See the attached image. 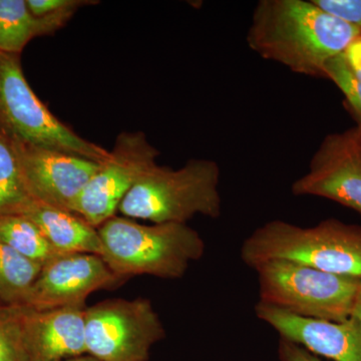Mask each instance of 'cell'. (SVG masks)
<instances>
[{
	"label": "cell",
	"mask_w": 361,
	"mask_h": 361,
	"mask_svg": "<svg viewBox=\"0 0 361 361\" xmlns=\"http://www.w3.org/2000/svg\"><path fill=\"white\" fill-rule=\"evenodd\" d=\"M360 35V28L325 13L312 0H260L246 39L262 59L298 75L324 78L326 63Z\"/></svg>",
	"instance_id": "cell-1"
},
{
	"label": "cell",
	"mask_w": 361,
	"mask_h": 361,
	"mask_svg": "<svg viewBox=\"0 0 361 361\" xmlns=\"http://www.w3.org/2000/svg\"><path fill=\"white\" fill-rule=\"evenodd\" d=\"M240 256L252 269L284 260L361 281V226L327 219L301 227L272 220L244 240Z\"/></svg>",
	"instance_id": "cell-2"
},
{
	"label": "cell",
	"mask_w": 361,
	"mask_h": 361,
	"mask_svg": "<svg viewBox=\"0 0 361 361\" xmlns=\"http://www.w3.org/2000/svg\"><path fill=\"white\" fill-rule=\"evenodd\" d=\"M106 264L118 277L151 275L180 279L190 263L203 257L205 242L193 228L180 223L142 225L111 218L97 228Z\"/></svg>",
	"instance_id": "cell-3"
},
{
	"label": "cell",
	"mask_w": 361,
	"mask_h": 361,
	"mask_svg": "<svg viewBox=\"0 0 361 361\" xmlns=\"http://www.w3.org/2000/svg\"><path fill=\"white\" fill-rule=\"evenodd\" d=\"M220 178L217 161L208 159H191L177 170L157 165L137 180L118 212L154 224H187L197 215L217 219L222 213Z\"/></svg>",
	"instance_id": "cell-4"
},
{
	"label": "cell",
	"mask_w": 361,
	"mask_h": 361,
	"mask_svg": "<svg viewBox=\"0 0 361 361\" xmlns=\"http://www.w3.org/2000/svg\"><path fill=\"white\" fill-rule=\"evenodd\" d=\"M254 270L258 302L310 319L344 322L353 314L360 280L284 260L268 261Z\"/></svg>",
	"instance_id": "cell-5"
},
{
	"label": "cell",
	"mask_w": 361,
	"mask_h": 361,
	"mask_svg": "<svg viewBox=\"0 0 361 361\" xmlns=\"http://www.w3.org/2000/svg\"><path fill=\"white\" fill-rule=\"evenodd\" d=\"M0 130L16 141L104 163L110 151L87 141L56 118L35 94L20 54L0 51Z\"/></svg>",
	"instance_id": "cell-6"
},
{
	"label": "cell",
	"mask_w": 361,
	"mask_h": 361,
	"mask_svg": "<svg viewBox=\"0 0 361 361\" xmlns=\"http://www.w3.org/2000/svg\"><path fill=\"white\" fill-rule=\"evenodd\" d=\"M165 337L148 299H110L85 310L87 355L101 361H148L152 348Z\"/></svg>",
	"instance_id": "cell-7"
},
{
	"label": "cell",
	"mask_w": 361,
	"mask_h": 361,
	"mask_svg": "<svg viewBox=\"0 0 361 361\" xmlns=\"http://www.w3.org/2000/svg\"><path fill=\"white\" fill-rule=\"evenodd\" d=\"M159 155L160 152L149 144L145 133L118 135L110 158L89 180L73 213L97 229L115 217L121 203L137 180L158 165Z\"/></svg>",
	"instance_id": "cell-8"
},
{
	"label": "cell",
	"mask_w": 361,
	"mask_h": 361,
	"mask_svg": "<svg viewBox=\"0 0 361 361\" xmlns=\"http://www.w3.org/2000/svg\"><path fill=\"white\" fill-rule=\"evenodd\" d=\"M294 196L329 199L361 214V129L327 135L306 174L294 180Z\"/></svg>",
	"instance_id": "cell-9"
},
{
	"label": "cell",
	"mask_w": 361,
	"mask_h": 361,
	"mask_svg": "<svg viewBox=\"0 0 361 361\" xmlns=\"http://www.w3.org/2000/svg\"><path fill=\"white\" fill-rule=\"evenodd\" d=\"M9 140L33 200L73 213L80 194L103 163L58 149Z\"/></svg>",
	"instance_id": "cell-10"
},
{
	"label": "cell",
	"mask_w": 361,
	"mask_h": 361,
	"mask_svg": "<svg viewBox=\"0 0 361 361\" xmlns=\"http://www.w3.org/2000/svg\"><path fill=\"white\" fill-rule=\"evenodd\" d=\"M85 310H37L25 305L4 308L26 361H63L87 355Z\"/></svg>",
	"instance_id": "cell-11"
},
{
	"label": "cell",
	"mask_w": 361,
	"mask_h": 361,
	"mask_svg": "<svg viewBox=\"0 0 361 361\" xmlns=\"http://www.w3.org/2000/svg\"><path fill=\"white\" fill-rule=\"evenodd\" d=\"M123 278L110 269L104 259L87 253H65L42 266L21 305L37 310L85 308L92 292L111 288Z\"/></svg>",
	"instance_id": "cell-12"
},
{
	"label": "cell",
	"mask_w": 361,
	"mask_h": 361,
	"mask_svg": "<svg viewBox=\"0 0 361 361\" xmlns=\"http://www.w3.org/2000/svg\"><path fill=\"white\" fill-rule=\"evenodd\" d=\"M256 316L279 334L316 356L334 361H361V323L355 316L344 322L310 319L261 302Z\"/></svg>",
	"instance_id": "cell-13"
},
{
	"label": "cell",
	"mask_w": 361,
	"mask_h": 361,
	"mask_svg": "<svg viewBox=\"0 0 361 361\" xmlns=\"http://www.w3.org/2000/svg\"><path fill=\"white\" fill-rule=\"evenodd\" d=\"M21 215L32 221L61 253L103 255V244L97 228L77 214L33 202Z\"/></svg>",
	"instance_id": "cell-14"
},
{
	"label": "cell",
	"mask_w": 361,
	"mask_h": 361,
	"mask_svg": "<svg viewBox=\"0 0 361 361\" xmlns=\"http://www.w3.org/2000/svg\"><path fill=\"white\" fill-rule=\"evenodd\" d=\"M77 9L35 16L26 0H0V51L20 54L30 40L63 28Z\"/></svg>",
	"instance_id": "cell-15"
},
{
	"label": "cell",
	"mask_w": 361,
	"mask_h": 361,
	"mask_svg": "<svg viewBox=\"0 0 361 361\" xmlns=\"http://www.w3.org/2000/svg\"><path fill=\"white\" fill-rule=\"evenodd\" d=\"M0 242L42 266L65 254L54 248L39 227L23 215L0 217Z\"/></svg>",
	"instance_id": "cell-16"
},
{
	"label": "cell",
	"mask_w": 361,
	"mask_h": 361,
	"mask_svg": "<svg viewBox=\"0 0 361 361\" xmlns=\"http://www.w3.org/2000/svg\"><path fill=\"white\" fill-rule=\"evenodd\" d=\"M42 269V264L0 242V299L21 305Z\"/></svg>",
	"instance_id": "cell-17"
},
{
	"label": "cell",
	"mask_w": 361,
	"mask_h": 361,
	"mask_svg": "<svg viewBox=\"0 0 361 361\" xmlns=\"http://www.w3.org/2000/svg\"><path fill=\"white\" fill-rule=\"evenodd\" d=\"M33 202L13 144L0 130V217L21 215Z\"/></svg>",
	"instance_id": "cell-18"
},
{
	"label": "cell",
	"mask_w": 361,
	"mask_h": 361,
	"mask_svg": "<svg viewBox=\"0 0 361 361\" xmlns=\"http://www.w3.org/2000/svg\"><path fill=\"white\" fill-rule=\"evenodd\" d=\"M324 78L332 80L345 97L348 106L361 127V80L356 77L346 63L343 54H339L326 63Z\"/></svg>",
	"instance_id": "cell-19"
},
{
	"label": "cell",
	"mask_w": 361,
	"mask_h": 361,
	"mask_svg": "<svg viewBox=\"0 0 361 361\" xmlns=\"http://www.w3.org/2000/svg\"><path fill=\"white\" fill-rule=\"evenodd\" d=\"M323 11L361 30V0H312Z\"/></svg>",
	"instance_id": "cell-20"
},
{
	"label": "cell",
	"mask_w": 361,
	"mask_h": 361,
	"mask_svg": "<svg viewBox=\"0 0 361 361\" xmlns=\"http://www.w3.org/2000/svg\"><path fill=\"white\" fill-rule=\"evenodd\" d=\"M0 361H26L4 308H0Z\"/></svg>",
	"instance_id": "cell-21"
},
{
	"label": "cell",
	"mask_w": 361,
	"mask_h": 361,
	"mask_svg": "<svg viewBox=\"0 0 361 361\" xmlns=\"http://www.w3.org/2000/svg\"><path fill=\"white\" fill-rule=\"evenodd\" d=\"M97 4L90 0H26L28 9L35 16H44L47 14L61 13L68 9H78L82 6Z\"/></svg>",
	"instance_id": "cell-22"
},
{
	"label": "cell",
	"mask_w": 361,
	"mask_h": 361,
	"mask_svg": "<svg viewBox=\"0 0 361 361\" xmlns=\"http://www.w3.org/2000/svg\"><path fill=\"white\" fill-rule=\"evenodd\" d=\"M278 355L280 361H322L298 344L282 338L278 345Z\"/></svg>",
	"instance_id": "cell-23"
},
{
	"label": "cell",
	"mask_w": 361,
	"mask_h": 361,
	"mask_svg": "<svg viewBox=\"0 0 361 361\" xmlns=\"http://www.w3.org/2000/svg\"><path fill=\"white\" fill-rule=\"evenodd\" d=\"M342 54L349 68L361 80V35L353 39Z\"/></svg>",
	"instance_id": "cell-24"
},
{
	"label": "cell",
	"mask_w": 361,
	"mask_h": 361,
	"mask_svg": "<svg viewBox=\"0 0 361 361\" xmlns=\"http://www.w3.org/2000/svg\"><path fill=\"white\" fill-rule=\"evenodd\" d=\"M355 317L357 318L361 323V285L360 291H358L357 298H356V303L355 310H353V314Z\"/></svg>",
	"instance_id": "cell-25"
},
{
	"label": "cell",
	"mask_w": 361,
	"mask_h": 361,
	"mask_svg": "<svg viewBox=\"0 0 361 361\" xmlns=\"http://www.w3.org/2000/svg\"><path fill=\"white\" fill-rule=\"evenodd\" d=\"M63 361H101L97 360V358L94 357V356L89 355H84L80 356H77V357L70 358V360H66Z\"/></svg>",
	"instance_id": "cell-26"
},
{
	"label": "cell",
	"mask_w": 361,
	"mask_h": 361,
	"mask_svg": "<svg viewBox=\"0 0 361 361\" xmlns=\"http://www.w3.org/2000/svg\"><path fill=\"white\" fill-rule=\"evenodd\" d=\"M358 127H360V126H358ZM360 129H361V127H360Z\"/></svg>",
	"instance_id": "cell-27"
}]
</instances>
